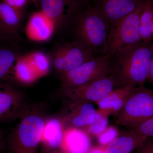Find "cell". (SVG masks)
Instances as JSON below:
<instances>
[{
  "mask_svg": "<svg viewBox=\"0 0 153 153\" xmlns=\"http://www.w3.org/2000/svg\"><path fill=\"white\" fill-rule=\"evenodd\" d=\"M153 118V91L143 85L134 88L117 113L116 123L130 128Z\"/></svg>",
  "mask_w": 153,
  "mask_h": 153,
  "instance_id": "cell-5",
  "label": "cell"
},
{
  "mask_svg": "<svg viewBox=\"0 0 153 153\" xmlns=\"http://www.w3.org/2000/svg\"><path fill=\"white\" fill-rule=\"evenodd\" d=\"M147 137L129 132L117 137L105 146V153H131L141 146Z\"/></svg>",
  "mask_w": 153,
  "mask_h": 153,
  "instance_id": "cell-17",
  "label": "cell"
},
{
  "mask_svg": "<svg viewBox=\"0 0 153 153\" xmlns=\"http://www.w3.org/2000/svg\"><path fill=\"white\" fill-rule=\"evenodd\" d=\"M111 57L96 56L73 70L61 74V88H71L101 79L109 75Z\"/></svg>",
  "mask_w": 153,
  "mask_h": 153,
  "instance_id": "cell-6",
  "label": "cell"
},
{
  "mask_svg": "<svg viewBox=\"0 0 153 153\" xmlns=\"http://www.w3.org/2000/svg\"><path fill=\"white\" fill-rule=\"evenodd\" d=\"M152 44L141 41L110 57L109 75L115 88L143 85L150 71Z\"/></svg>",
  "mask_w": 153,
  "mask_h": 153,
  "instance_id": "cell-1",
  "label": "cell"
},
{
  "mask_svg": "<svg viewBox=\"0 0 153 153\" xmlns=\"http://www.w3.org/2000/svg\"><path fill=\"white\" fill-rule=\"evenodd\" d=\"M82 3L77 0H38V6L55 22L57 28L70 26L74 16L81 10Z\"/></svg>",
  "mask_w": 153,
  "mask_h": 153,
  "instance_id": "cell-10",
  "label": "cell"
},
{
  "mask_svg": "<svg viewBox=\"0 0 153 153\" xmlns=\"http://www.w3.org/2000/svg\"><path fill=\"white\" fill-rule=\"evenodd\" d=\"M79 2L82 3L83 4L86 5L87 6H89V0H77Z\"/></svg>",
  "mask_w": 153,
  "mask_h": 153,
  "instance_id": "cell-32",
  "label": "cell"
},
{
  "mask_svg": "<svg viewBox=\"0 0 153 153\" xmlns=\"http://www.w3.org/2000/svg\"><path fill=\"white\" fill-rule=\"evenodd\" d=\"M49 153H70L67 152H64V151L62 150H56L52 151V152H50ZM84 153H89L88 152H86Z\"/></svg>",
  "mask_w": 153,
  "mask_h": 153,
  "instance_id": "cell-33",
  "label": "cell"
},
{
  "mask_svg": "<svg viewBox=\"0 0 153 153\" xmlns=\"http://www.w3.org/2000/svg\"><path fill=\"white\" fill-rule=\"evenodd\" d=\"M115 88L114 80L109 75L77 87L61 88L59 93L66 101L91 103L101 100Z\"/></svg>",
  "mask_w": 153,
  "mask_h": 153,
  "instance_id": "cell-8",
  "label": "cell"
},
{
  "mask_svg": "<svg viewBox=\"0 0 153 153\" xmlns=\"http://www.w3.org/2000/svg\"><path fill=\"white\" fill-rule=\"evenodd\" d=\"M31 107L22 91L10 82L0 83V123L21 118Z\"/></svg>",
  "mask_w": 153,
  "mask_h": 153,
  "instance_id": "cell-9",
  "label": "cell"
},
{
  "mask_svg": "<svg viewBox=\"0 0 153 153\" xmlns=\"http://www.w3.org/2000/svg\"><path fill=\"white\" fill-rule=\"evenodd\" d=\"M108 126L107 115L99 111H97L95 119L93 122L81 130L88 135L97 136L107 128Z\"/></svg>",
  "mask_w": 153,
  "mask_h": 153,
  "instance_id": "cell-23",
  "label": "cell"
},
{
  "mask_svg": "<svg viewBox=\"0 0 153 153\" xmlns=\"http://www.w3.org/2000/svg\"><path fill=\"white\" fill-rule=\"evenodd\" d=\"M24 56L39 78L47 75L50 71L52 61L46 53L37 51Z\"/></svg>",
  "mask_w": 153,
  "mask_h": 153,
  "instance_id": "cell-22",
  "label": "cell"
},
{
  "mask_svg": "<svg viewBox=\"0 0 153 153\" xmlns=\"http://www.w3.org/2000/svg\"><path fill=\"white\" fill-rule=\"evenodd\" d=\"M70 129L66 136L64 135L61 145L63 146L62 151L70 153L88 152L91 149V143L88 135L79 129Z\"/></svg>",
  "mask_w": 153,
  "mask_h": 153,
  "instance_id": "cell-16",
  "label": "cell"
},
{
  "mask_svg": "<svg viewBox=\"0 0 153 153\" xmlns=\"http://www.w3.org/2000/svg\"><path fill=\"white\" fill-rule=\"evenodd\" d=\"M64 130L61 119L55 117L47 120L42 140L50 152L61 147L64 138Z\"/></svg>",
  "mask_w": 153,
  "mask_h": 153,
  "instance_id": "cell-14",
  "label": "cell"
},
{
  "mask_svg": "<svg viewBox=\"0 0 153 153\" xmlns=\"http://www.w3.org/2000/svg\"><path fill=\"white\" fill-rule=\"evenodd\" d=\"M134 153H153V137L147 138L141 146L136 149Z\"/></svg>",
  "mask_w": 153,
  "mask_h": 153,
  "instance_id": "cell-28",
  "label": "cell"
},
{
  "mask_svg": "<svg viewBox=\"0 0 153 153\" xmlns=\"http://www.w3.org/2000/svg\"><path fill=\"white\" fill-rule=\"evenodd\" d=\"M66 102L65 111L60 119L64 129H81L93 122L97 111L91 103Z\"/></svg>",
  "mask_w": 153,
  "mask_h": 153,
  "instance_id": "cell-12",
  "label": "cell"
},
{
  "mask_svg": "<svg viewBox=\"0 0 153 153\" xmlns=\"http://www.w3.org/2000/svg\"><path fill=\"white\" fill-rule=\"evenodd\" d=\"M12 71L15 79L25 85L32 84L39 78L24 55L17 58Z\"/></svg>",
  "mask_w": 153,
  "mask_h": 153,
  "instance_id": "cell-21",
  "label": "cell"
},
{
  "mask_svg": "<svg viewBox=\"0 0 153 153\" xmlns=\"http://www.w3.org/2000/svg\"><path fill=\"white\" fill-rule=\"evenodd\" d=\"M96 56L90 49L73 41L61 44L55 49L51 57L52 67L61 75Z\"/></svg>",
  "mask_w": 153,
  "mask_h": 153,
  "instance_id": "cell-7",
  "label": "cell"
},
{
  "mask_svg": "<svg viewBox=\"0 0 153 153\" xmlns=\"http://www.w3.org/2000/svg\"><path fill=\"white\" fill-rule=\"evenodd\" d=\"M152 63H151L150 71L149 75L148 77V79H149V81L153 84V43L152 44Z\"/></svg>",
  "mask_w": 153,
  "mask_h": 153,
  "instance_id": "cell-31",
  "label": "cell"
},
{
  "mask_svg": "<svg viewBox=\"0 0 153 153\" xmlns=\"http://www.w3.org/2000/svg\"><path fill=\"white\" fill-rule=\"evenodd\" d=\"M23 16V13L0 1V22L8 30L20 35Z\"/></svg>",
  "mask_w": 153,
  "mask_h": 153,
  "instance_id": "cell-19",
  "label": "cell"
},
{
  "mask_svg": "<svg viewBox=\"0 0 153 153\" xmlns=\"http://www.w3.org/2000/svg\"><path fill=\"white\" fill-rule=\"evenodd\" d=\"M89 153H105V146L94 147L90 149Z\"/></svg>",
  "mask_w": 153,
  "mask_h": 153,
  "instance_id": "cell-30",
  "label": "cell"
},
{
  "mask_svg": "<svg viewBox=\"0 0 153 153\" xmlns=\"http://www.w3.org/2000/svg\"><path fill=\"white\" fill-rule=\"evenodd\" d=\"M140 20L142 41L151 43L153 39V0H144Z\"/></svg>",
  "mask_w": 153,
  "mask_h": 153,
  "instance_id": "cell-20",
  "label": "cell"
},
{
  "mask_svg": "<svg viewBox=\"0 0 153 153\" xmlns=\"http://www.w3.org/2000/svg\"><path fill=\"white\" fill-rule=\"evenodd\" d=\"M30 2L33 3L36 6H38V0H30Z\"/></svg>",
  "mask_w": 153,
  "mask_h": 153,
  "instance_id": "cell-34",
  "label": "cell"
},
{
  "mask_svg": "<svg viewBox=\"0 0 153 153\" xmlns=\"http://www.w3.org/2000/svg\"><path fill=\"white\" fill-rule=\"evenodd\" d=\"M0 37L5 42L16 44L22 40L20 35L16 34L6 27L0 22Z\"/></svg>",
  "mask_w": 153,
  "mask_h": 153,
  "instance_id": "cell-26",
  "label": "cell"
},
{
  "mask_svg": "<svg viewBox=\"0 0 153 153\" xmlns=\"http://www.w3.org/2000/svg\"><path fill=\"white\" fill-rule=\"evenodd\" d=\"M143 4L123 19L110 25L105 55L111 57L142 41L140 20Z\"/></svg>",
  "mask_w": 153,
  "mask_h": 153,
  "instance_id": "cell-4",
  "label": "cell"
},
{
  "mask_svg": "<svg viewBox=\"0 0 153 153\" xmlns=\"http://www.w3.org/2000/svg\"><path fill=\"white\" fill-rule=\"evenodd\" d=\"M0 42V83L7 81L19 57L16 44Z\"/></svg>",
  "mask_w": 153,
  "mask_h": 153,
  "instance_id": "cell-18",
  "label": "cell"
},
{
  "mask_svg": "<svg viewBox=\"0 0 153 153\" xmlns=\"http://www.w3.org/2000/svg\"><path fill=\"white\" fill-rule=\"evenodd\" d=\"M6 150L7 145L6 139L4 138L2 131L0 130V153L3 152Z\"/></svg>",
  "mask_w": 153,
  "mask_h": 153,
  "instance_id": "cell-29",
  "label": "cell"
},
{
  "mask_svg": "<svg viewBox=\"0 0 153 153\" xmlns=\"http://www.w3.org/2000/svg\"><path fill=\"white\" fill-rule=\"evenodd\" d=\"M134 87L129 86L115 88L104 98L97 102L100 111L107 115L111 113L117 114Z\"/></svg>",
  "mask_w": 153,
  "mask_h": 153,
  "instance_id": "cell-15",
  "label": "cell"
},
{
  "mask_svg": "<svg viewBox=\"0 0 153 153\" xmlns=\"http://www.w3.org/2000/svg\"><path fill=\"white\" fill-rule=\"evenodd\" d=\"M56 29L53 20L40 10L32 14L26 25L25 32L31 41L45 42L52 38Z\"/></svg>",
  "mask_w": 153,
  "mask_h": 153,
  "instance_id": "cell-13",
  "label": "cell"
},
{
  "mask_svg": "<svg viewBox=\"0 0 153 153\" xmlns=\"http://www.w3.org/2000/svg\"><path fill=\"white\" fill-rule=\"evenodd\" d=\"M117 129L114 127H108L97 136V140L101 146H106L118 137Z\"/></svg>",
  "mask_w": 153,
  "mask_h": 153,
  "instance_id": "cell-25",
  "label": "cell"
},
{
  "mask_svg": "<svg viewBox=\"0 0 153 153\" xmlns=\"http://www.w3.org/2000/svg\"><path fill=\"white\" fill-rule=\"evenodd\" d=\"M129 132L147 137H153V118L130 127Z\"/></svg>",
  "mask_w": 153,
  "mask_h": 153,
  "instance_id": "cell-24",
  "label": "cell"
},
{
  "mask_svg": "<svg viewBox=\"0 0 153 153\" xmlns=\"http://www.w3.org/2000/svg\"><path fill=\"white\" fill-rule=\"evenodd\" d=\"M5 42V41H4V40H3V39L0 37V42Z\"/></svg>",
  "mask_w": 153,
  "mask_h": 153,
  "instance_id": "cell-35",
  "label": "cell"
},
{
  "mask_svg": "<svg viewBox=\"0 0 153 153\" xmlns=\"http://www.w3.org/2000/svg\"><path fill=\"white\" fill-rule=\"evenodd\" d=\"M93 7L110 24L135 11L144 0H93Z\"/></svg>",
  "mask_w": 153,
  "mask_h": 153,
  "instance_id": "cell-11",
  "label": "cell"
},
{
  "mask_svg": "<svg viewBox=\"0 0 153 153\" xmlns=\"http://www.w3.org/2000/svg\"><path fill=\"white\" fill-rule=\"evenodd\" d=\"M74 41L90 49L96 56L105 55L110 24L92 6L74 16L70 23Z\"/></svg>",
  "mask_w": 153,
  "mask_h": 153,
  "instance_id": "cell-2",
  "label": "cell"
},
{
  "mask_svg": "<svg viewBox=\"0 0 153 153\" xmlns=\"http://www.w3.org/2000/svg\"><path fill=\"white\" fill-rule=\"evenodd\" d=\"M7 4L24 13L26 7L28 3L30 2V0H1Z\"/></svg>",
  "mask_w": 153,
  "mask_h": 153,
  "instance_id": "cell-27",
  "label": "cell"
},
{
  "mask_svg": "<svg viewBox=\"0 0 153 153\" xmlns=\"http://www.w3.org/2000/svg\"><path fill=\"white\" fill-rule=\"evenodd\" d=\"M6 139L8 153H38L47 119L41 109L31 107Z\"/></svg>",
  "mask_w": 153,
  "mask_h": 153,
  "instance_id": "cell-3",
  "label": "cell"
}]
</instances>
